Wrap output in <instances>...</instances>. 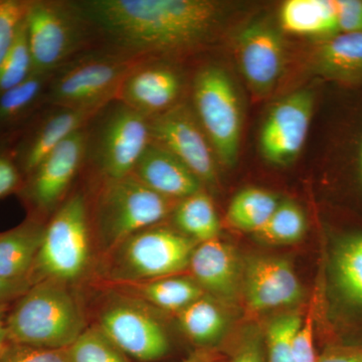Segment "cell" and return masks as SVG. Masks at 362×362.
I'll return each mask as SVG.
<instances>
[{
  "instance_id": "2e32d148",
  "label": "cell",
  "mask_w": 362,
  "mask_h": 362,
  "mask_svg": "<svg viewBox=\"0 0 362 362\" xmlns=\"http://www.w3.org/2000/svg\"><path fill=\"white\" fill-rule=\"evenodd\" d=\"M243 291L247 309L264 312L301 301L303 288L292 264L276 257H255L243 271Z\"/></svg>"
},
{
  "instance_id": "d4e9b609",
  "label": "cell",
  "mask_w": 362,
  "mask_h": 362,
  "mask_svg": "<svg viewBox=\"0 0 362 362\" xmlns=\"http://www.w3.org/2000/svg\"><path fill=\"white\" fill-rule=\"evenodd\" d=\"M180 329L201 349H211L225 335L228 319L218 304L202 296L176 313Z\"/></svg>"
},
{
  "instance_id": "52a82bcc",
  "label": "cell",
  "mask_w": 362,
  "mask_h": 362,
  "mask_svg": "<svg viewBox=\"0 0 362 362\" xmlns=\"http://www.w3.org/2000/svg\"><path fill=\"white\" fill-rule=\"evenodd\" d=\"M197 246L180 230L158 223L133 233L107 252V274L118 284L180 275L188 270Z\"/></svg>"
},
{
  "instance_id": "4fadbf2b",
  "label": "cell",
  "mask_w": 362,
  "mask_h": 362,
  "mask_svg": "<svg viewBox=\"0 0 362 362\" xmlns=\"http://www.w3.org/2000/svg\"><path fill=\"white\" fill-rule=\"evenodd\" d=\"M315 107V94L300 90L277 102L265 119L259 134V148L267 161L284 166L303 148Z\"/></svg>"
},
{
  "instance_id": "4316f807",
  "label": "cell",
  "mask_w": 362,
  "mask_h": 362,
  "mask_svg": "<svg viewBox=\"0 0 362 362\" xmlns=\"http://www.w3.org/2000/svg\"><path fill=\"white\" fill-rule=\"evenodd\" d=\"M173 216L177 230L197 244L218 239L220 218L211 197L202 190L178 202Z\"/></svg>"
},
{
  "instance_id": "f35d334b",
  "label": "cell",
  "mask_w": 362,
  "mask_h": 362,
  "mask_svg": "<svg viewBox=\"0 0 362 362\" xmlns=\"http://www.w3.org/2000/svg\"><path fill=\"white\" fill-rule=\"evenodd\" d=\"M21 183V171L13 154L0 152V199L16 192Z\"/></svg>"
},
{
  "instance_id": "5bb4252c",
  "label": "cell",
  "mask_w": 362,
  "mask_h": 362,
  "mask_svg": "<svg viewBox=\"0 0 362 362\" xmlns=\"http://www.w3.org/2000/svg\"><path fill=\"white\" fill-rule=\"evenodd\" d=\"M87 147L88 126L62 142L28 175L26 194L37 211L51 213L63 204L86 163Z\"/></svg>"
},
{
  "instance_id": "74e56055",
  "label": "cell",
  "mask_w": 362,
  "mask_h": 362,
  "mask_svg": "<svg viewBox=\"0 0 362 362\" xmlns=\"http://www.w3.org/2000/svg\"><path fill=\"white\" fill-rule=\"evenodd\" d=\"M341 33H362V0H335Z\"/></svg>"
},
{
  "instance_id": "1f68e13d",
  "label": "cell",
  "mask_w": 362,
  "mask_h": 362,
  "mask_svg": "<svg viewBox=\"0 0 362 362\" xmlns=\"http://www.w3.org/2000/svg\"><path fill=\"white\" fill-rule=\"evenodd\" d=\"M68 350L70 362H127L100 328H86Z\"/></svg>"
},
{
  "instance_id": "f1b7e54d",
  "label": "cell",
  "mask_w": 362,
  "mask_h": 362,
  "mask_svg": "<svg viewBox=\"0 0 362 362\" xmlns=\"http://www.w3.org/2000/svg\"><path fill=\"white\" fill-rule=\"evenodd\" d=\"M307 221L301 207L295 202H279L266 225L255 235L272 245H291L303 239Z\"/></svg>"
},
{
  "instance_id": "ffe728a7",
  "label": "cell",
  "mask_w": 362,
  "mask_h": 362,
  "mask_svg": "<svg viewBox=\"0 0 362 362\" xmlns=\"http://www.w3.org/2000/svg\"><path fill=\"white\" fill-rule=\"evenodd\" d=\"M133 175L162 197L181 201L201 192L202 183L192 170L168 150L150 142Z\"/></svg>"
},
{
  "instance_id": "8992f818",
  "label": "cell",
  "mask_w": 362,
  "mask_h": 362,
  "mask_svg": "<svg viewBox=\"0 0 362 362\" xmlns=\"http://www.w3.org/2000/svg\"><path fill=\"white\" fill-rule=\"evenodd\" d=\"M92 230L87 199L82 192H74L45 226L30 283L52 281L70 285L80 280L90 265Z\"/></svg>"
},
{
  "instance_id": "9c48e42d",
  "label": "cell",
  "mask_w": 362,
  "mask_h": 362,
  "mask_svg": "<svg viewBox=\"0 0 362 362\" xmlns=\"http://www.w3.org/2000/svg\"><path fill=\"white\" fill-rule=\"evenodd\" d=\"M25 23L35 73L54 74L92 49V33L74 1L28 0Z\"/></svg>"
},
{
  "instance_id": "277c9868",
  "label": "cell",
  "mask_w": 362,
  "mask_h": 362,
  "mask_svg": "<svg viewBox=\"0 0 362 362\" xmlns=\"http://www.w3.org/2000/svg\"><path fill=\"white\" fill-rule=\"evenodd\" d=\"M141 61L105 47L81 52L52 74L45 105L101 110L116 100L124 78Z\"/></svg>"
},
{
  "instance_id": "8fae6325",
  "label": "cell",
  "mask_w": 362,
  "mask_h": 362,
  "mask_svg": "<svg viewBox=\"0 0 362 362\" xmlns=\"http://www.w3.org/2000/svg\"><path fill=\"white\" fill-rule=\"evenodd\" d=\"M98 327L123 354L137 361H158L170 347L163 326L134 299L111 301L100 314Z\"/></svg>"
},
{
  "instance_id": "7bdbcfd3",
  "label": "cell",
  "mask_w": 362,
  "mask_h": 362,
  "mask_svg": "<svg viewBox=\"0 0 362 362\" xmlns=\"http://www.w3.org/2000/svg\"><path fill=\"white\" fill-rule=\"evenodd\" d=\"M7 305L0 306V351L9 341L6 330Z\"/></svg>"
},
{
  "instance_id": "d590c367",
  "label": "cell",
  "mask_w": 362,
  "mask_h": 362,
  "mask_svg": "<svg viewBox=\"0 0 362 362\" xmlns=\"http://www.w3.org/2000/svg\"><path fill=\"white\" fill-rule=\"evenodd\" d=\"M357 129L352 130L347 145V170L354 192L362 202V114Z\"/></svg>"
},
{
  "instance_id": "cb8c5ba5",
  "label": "cell",
  "mask_w": 362,
  "mask_h": 362,
  "mask_svg": "<svg viewBox=\"0 0 362 362\" xmlns=\"http://www.w3.org/2000/svg\"><path fill=\"white\" fill-rule=\"evenodd\" d=\"M136 297L162 310L178 313L206 292L192 277L175 275L145 282L119 284Z\"/></svg>"
},
{
  "instance_id": "7a4b0ae2",
  "label": "cell",
  "mask_w": 362,
  "mask_h": 362,
  "mask_svg": "<svg viewBox=\"0 0 362 362\" xmlns=\"http://www.w3.org/2000/svg\"><path fill=\"white\" fill-rule=\"evenodd\" d=\"M69 285L52 281L32 284L6 316L11 342L65 349L86 330L84 312Z\"/></svg>"
},
{
  "instance_id": "6da1fadb",
  "label": "cell",
  "mask_w": 362,
  "mask_h": 362,
  "mask_svg": "<svg viewBox=\"0 0 362 362\" xmlns=\"http://www.w3.org/2000/svg\"><path fill=\"white\" fill-rule=\"evenodd\" d=\"M94 40L140 59L169 58L206 45L225 9L211 0H81Z\"/></svg>"
},
{
  "instance_id": "f546056e",
  "label": "cell",
  "mask_w": 362,
  "mask_h": 362,
  "mask_svg": "<svg viewBox=\"0 0 362 362\" xmlns=\"http://www.w3.org/2000/svg\"><path fill=\"white\" fill-rule=\"evenodd\" d=\"M33 73V63L25 18L0 66V94L20 85Z\"/></svg>"
},
{
  "instance_id": "ac0fdd59",
  "label": "cell",
  "mask_w": 362,
  "mask_h": 362,
  "mask_svg": "<svg viewBox=\"0 0 362 362\" xmlns=\"http://www.w3.org/2000/svg\"><path fill=\"white\" fill-rule=\"evenodd\" d=\"M51 107L28 130L13 153L21 173L30 175L45 157L62 142L84 129L102 110Z\"/></svg>"
},
{
  "instance_id": "ab89813d",
  "label": "cell",
  "mask_w": 362,
  "mask_h": 362,
  "mask_svg": "<svg viewBox=\"0 0 362 362\" xmlns=\"http://www.w3.org/2000/svg\"><path fill=\"white\" fill-rule=\"evenodd\" d=\"M317 362H362V345L326 344Z\"/></svg>"
},
{
  "instance_id": "e575fe53",
  "label": "cell",
  "mask_w": 362,
  "mask_h": 362,
  "mask_svg": "<svg viewBox=\"0 0 362 362\" xmlns=\"http://www.w3.org/2000/svg\"><path fill=\"white\" fill-rule=\"evenodd\" d=\"M317 359L318 356L314 342V304H312L308 315L303 319L295 334L293 362H317Z\"/></svg>"
},
{
  "instance_id": "7c38bea8",
  "label": "cell",
  "mask_w": 362,
  "mask_h": 362,
  "mask_svg": "<svg viewBox=\"0 0 362 362\" xmlns=\"http://www.w3.org/2000/svg\"><path fill=\"white\" fill-rule=\"evenodd\" d=\"M148 119L150 142L177 157L202 185H216L218 173L214 150L194 110L180 103Z\"/></svg>"
},
{
  "instance_id": "60d3db41",
  "label": "cell",
  "mask_w": 362,
  "mask_h": 362,
  "mask_svg": "<svg viewBox=\"0 0 362 362\" xmlns=\"http://www.w3.org/2000/svg\"><path fill=\"white\" fill-rule=\"evenodd\" d=\"M30 286L28 281H8L0 277V306L18 299Z\"/></svg>"
},
{
  "instance_id": "9a60e30c",
  "label": "cell",
  "mask_w": 362,
  "mask_h": 362,
  "mask_svg": "<svg viewBox=\"0 0 362 362\" xmlns=\"http://www.w3.org/2000/svg\"><path fill=\"white\" fill-rule=\"evenodd\" d=\"M238 63L247 85L259 96L275 89L286 65V45L277 28L267 21H256L238 35Z\"/></svg>"
},
{
  "instance_id": "83f0119b",
  "label": "cell",
  "mask_w": 362,
  "mask_h": 362,
  "mask_svg": "<svg viewBox=\"0 0 362 362\" xmlns=\"http://www.w3.org/2000/svg\"><path fill=\"white\" fill-rule=\"evenodd\" d=\"M275 194L258 187H249L235 194L228 206V223L244 232L258 233L278 206Z\"/></svg>"
},
{
  "instance_id": "3957f363",
  "label": "cell",
  "mask_w": 362,
  "mask_h": 362,
  "mask_svg": "<svg viewBox=\"0 0 362 362\" xmlns=\"http://www.w3.org/2000/svg\"><path fill=\"white\" fill-rule=\"evenodd\" d=\"M325 258V295L333 327L327 344L362 345V225L333 226Z\"/></svg>"
},
{
  "instance_id": "7402d4cb",
  "label": "cell",
  "mask_w": 362,
  "mask_h": 362,
  "mask_svg": "<svg viewBox=\"0 0 362 362\" xmlns=\"http://www.w3.org/2000/svg\"><path fill=\"white\" fill-rule=\"evenodd\" d=\"M44 230L45 225L30 220L0 233V277L30 282Z\"/></svg>"
},
{
  "instance_id": "ba28073f",
  "label": "cell",
  "mask_w": 362,
  "mask_h": 362,
  "mask_svg": "<svg viewBox=\"0 0 362 362\" xmlns=\"http://www.w3.org/2000/svg\"><path fill=\"white\" fill-rule=\"evenodd\" d=\"M149 144V119L113 100L88 125L86 162L100 180H117L132 175Z\"/></svg>"
},
{
  "instance_id": "b9f144b4",
  "label": "cell",
  "mask_w": 362,
  "mask_h": 362,
  "mask_svg": "<svg viewBox=\"0 0 362 362\" xmlns=\"http://www.w3.org/2000/svg\"><path fill=\"white\" fill-rule=\"evenodd\" d=\"M216 354L211 349H199L180 362H214Z\"/></svg>"
},
{
  "instance_id": "d6986e66",
  "label": "cell",
  "mask_w": 362,
  "mask_h": 362,
  "mask_svg": "<svg viewBox=\"0 0 362 362\" xmlns=\"http://www.w3.org/2000/svg\"><path fill=\"white\" fill-rule=\"evenodd\" d=\"M188 270L204 292L223 300L237 299L243 285V271L235 250L220 239L197 244Z\"/></svg>"
},
{
  "instance_id": "4dcf8cb0",
  "label": "cell",
  "mask_w": 362,
  "mask_h": 362,
  "mask_svg": "<svg viewBox=\"0 0 362 362\" xmlns=\"http://www.w3.org/2000/svg\"><path fill=\"white\" fill-rule=\"evenodd\" d=\"M302 321L298 313H285L269 323L265 333L266 362H293V341Z\"/></svg>"
},
{
  "instance_id": "8d00e7d4",
  "label": "cell",
  "mask_w": 362,
  "mask_h": 362,
  "mask_svg": "<svg viewBox=\"0 0 362 362\" xmlns=\"http://www.w3.org/2000/svg\"><path fill=\"white\" fill-rule=\"evenodd\" d=\"M230 362H266L265 334L259 329L247 331Z\"/></svg>"
},
{
  "instance_id": "5b68a950",
  "label": "cell",
  "mask_w": 362,
  "mask_h": 362,
  "mask_svg": "<svg viewBox=\"0 0 362 362\" xmlns=\"http://www.w3.org/2000/svg\"><path fill=\"white\" fill-rule=\"evenodd\" d=\"M177 204L150 189L133 173L101 180L90 211L92 228L101 249L108 252L133 233L165 220Z\"/></svg>"
},
{
  "instance_id": "d6a6232c",
  "label": "cell",
  "mask_w": 362,
  "mask_h": 362,
  "mask_svg": "<svg viewBox=\"0 0 362 362\" xmlns=\"http://www.w3.org/2000/svg\"><path fill=\"white\" fill-rule=\"evenodd\" d=\"M28 0H0V66L25 18Z\"/></svg>"
},
{
  "instance_id": "484cf974",
  "label": "cell",
  "mask_w": 362,
  "mask_h": 362,
  "mask_svg": "<svg viewBox=\"0 0 362 362\" xmlns=\"http://www.w3.org/2000/svg\"><path fill=\"white\" fill-rule=\"evenodd\" d=\"M52 76L33 71L20 85L0 94V131L11 129L25 122L40 105H45Z\"/></svg>"
},
{
  "instance_id": "44dd1931",
  "label": "cell",
  "mask_w": 362,
  "mask_h": 362,
  "mask_svg": "<svg viewBox=\"0 0 362 362\" xmlns=\"http://www.w3.org/2000/svg\"><path fill=\"white\" fill-rule=\"evenodd\" d=\"M311 70L340 87L362 88V33H341L320 40L312 54Z\"/></svg>"
},
{
  "instance_id": "836d02e7",
  "label": "cell",
  "mask_w": 362,
  "mask_h": 362,
  "mask_svg": "<svg viewBox=\"0 0 362 362\" xmlns=\"http://www.w3.org/2000/svg\"><path fill=\"white\" fill-rule=\"evenodd\" d=\"M0 362H70L68 350L42 349L8 341L0 351Z\"/></svg>"
},
{
  "instance_id": "30bf717a",
  "label": "cell",
  "mask_w": 362,
  "mask_h": 362,
  "mask_svg": "<svg viewBox=\"0 0 362 362\" xmlns=\"http://www.w3.org/2000/svg\"><path fill=\"white\" fill-rule=\"evenodd\" d=\"M192 99L214 153L223 165L233 166L239 154L242 115L232 78L218 66H204L194 78Z\"/></svg>"
},
{
  "instance_id": "603a6c76",
  "label": "cell",
  "mask_w": 362,
  "mask_h": 362,
  "mask_svg": "<svg viewBox=\"0 0 362 362\" xmlns=\"http://www.w3.org/2000/svg\"><path fill=\"white\" fill-rule=\"evenodd\" d=\"M281 28L320 40L340 33L335 0H288L279 13Z\"/></svg>"
},
{
  "instance_id": "e0dca14e",
  "label": "cell",
  "mask_w": 362,
  "mask_h": 362,
  "mask_svg": "<svg viewBox=\"0 0 362 362\" xmlns=\"http://www.w3.org/2000/svg\"><path fill=\"white\" fill-rule=\"evenodd\" d=\"M182 86V77L173 66L143 59L124 78L116 100L151 118L180 104Z\"/></svg>"
}]
</instances>
